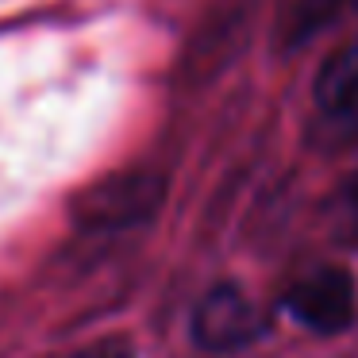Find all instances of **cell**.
<instances>
[{"label":"cell","mask_w":358,"mask_h":358,"mask_svg":"<svg viewBox=\"0 0 358 358\" xmlns=\"http://www.w3.org/2000/svg\"><path fill=\"white\" fill-rule=\"evenodd\" d=\"M266 335V312L239 285H216L193 308V339L212 355H235Z\"/></svg>","instance_id":"cell-1"},{"label":"cell","mask_w":358,"mask_h":358,"mask_svg":"<svg viewBox=\"0 0 358 358\" xmlns=\"http://www.w3.org/2000/svg\"><path fill=\"white\" fill-rule=\"evenodd\" d=\"M162 201V181L155 173H116V178L93 181L73 201V220L93 231H112L147 220Z\"/></svg>","instance_id":"cell-2"},{"label":"cell","mask_w":358,"mask_h":358,"mask_svg":"<svg viewBox=\"0 0 358 358\" xmlns=\"http://www.w3.org/2000/svg\"><path fill=\"white\" fill-rule=\"evenodd\" d=\"M285 308L308 331L339 335L355 324V308H358L355 278L347 270H339V266H320V270L304 273L285 293Z\"/></svg>","instance_id":"cell-3"},{"label":"cell","mask_w":358,"mask_h":358,"mask_svg":"<svg viewBox=\"0 0 358 358\" xmlns=\"http://www.w3.org/2000/svg\"><path fill=\"white\" fill-rule=\"evenodd\" d=\"M316 108L339 139H358V43H347L316 78Z\"/></svg>","instance_id":"cell-4"},{"label":"cell","mask_w":358,"mask_h":358,"mask_svg":"<svg viewBox=\"0 0 358 358\" xmlns=\"http://www.w3.org/2000/svg\"><path fill=\"white\" fill-rule=\"evenodd\" d=\"M339 224H343V235L350 243H358V173L343 185V196H339Z\"/></svg>","instance_id":"cell-5"},{"label":"cell","mask_w":358,"mask_h":358,"mask_svg":"<svg viewBox=\"0 0 358 358\" xmlns=\"http://www.w3.org/2000/svg\"><path fill=\"white\" fill-rule=\"evenodd\" d=\"M73 358H131V350H127L124 343H101V347H89Z\"/></svg>","instance_id":"cell-6"}]
</instances>
